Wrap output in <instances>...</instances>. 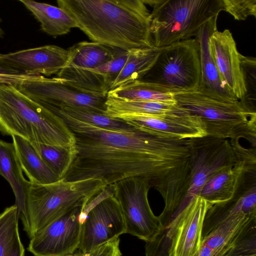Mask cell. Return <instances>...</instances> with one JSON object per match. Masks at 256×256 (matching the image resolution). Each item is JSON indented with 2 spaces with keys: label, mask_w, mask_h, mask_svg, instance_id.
<instances>
[{
  "label": "cell",
  "mask_w": 256,
  "mask_h": 256,
  "mask_svg": "<svg viewBox=\"0 0 256 256\" xmlns=\"http://www.w3.org/2000/svg\"><path fill=\"white\" fill-rule=\"evenodd\" d=\"M74 135L75 153L64 182L100 178L108 186L141 177L161 195L162 212L174 214L186 195L190 173V139L166 137L144 128L122 132L80 121L54 107Z\"/></svg>",
  "instance_id": "cell-1"
},
{
  "label": "cell",
  "mask_w": 256,
  "mask_h": 256,
  "mask_svg": "<svg viewBox=\"0 0 256 256\" xmlns=\"http://www.w3.org/2000/svg\"><path fill=\"white\" fill-rule=\"evenodd\" d=\"M92 42L130 52L154 46L151 15L143 0H58Z\"/></svg>",
  "instance_id": "cell-2"
},
{
  "label": "cell",
  "mask_w": 256,
  "mask_h": 256,
  "mask_svg": "<svg viewBox=\"0 0 256 256\" xmlns=\"http://www.w3.org/2000/svg\"><path fill=\"white\" fill-rule=\"evenodd\" d=\"M0 132L75 150V138L64 120L12 84H0Z\"/></svg>",
  "instance_id": "cell-3"
},
{
  "label": "cell",
  "mask_w": 256,
  "mask_h": 256,
  "mask_svg": "<svg viewBox=\"0 0 256 256\" xmlns=\"http://www.w3.org/2000/svg\"><path fill=\"white\" fill-rule=\"evenodd\" d=\"M108 186L104 180L74 182L60 180L48 184H31L26 196L27 224L30 239L38 230L72 210L85 206Z\"/></svg>",
  "instance_id": "cell-4"
},
{
  "label": "cell",
  "mask_w": 256,
  "mask_h": 256,
  "mask_svg": "<svg viewBox=\"0 0 256 256\" xmlns=\"http://www.w3.org/2000/svg\"><path fill=\"white\" fill-rule=\"evenodd\" d=\"M172 94L177 106L202 120L206 136L230 140L245 138L256 148V114L248 110L240 100L219 99L198 90Z\"/></svg>",
  "instance_id": "cell-5"
},
{
  "label": "cell",
  "mask_w": 256,
  "mask_h": 256,
  "mask_svg": "<svg viewBox=\"0 0 256 256\" xmlns=\"http://www.w3.org/2000/svg\"><path fill=\"white\" fill-rule=\"evenodd\" d=\"M152 8L153 46L162 48L196 36L200 28L224 10L222 0H143Z\"/></svg>",
  "instance_id": "cell-6"
},
{
  "label": "cell",
  "mask_w": 256,
  "mask_h": 256,
  "mask_svg": "<svg viewBox=\"0 0 256 256\" xmlns=\"http://www.w3.org/2000/svg\"><path fill=\"white\" fill-rule=\"evenodd\" d=\"M200 78L199 47L194 38L162 48L154 64L140 80L174 93L198 90Z\"/></svg>",
  "instance_id": "cell-7"
},
{
  "label": "cell",
  "mask_w": 256,
  "mask_h": 256,
  "mask_svg": "<svg viewBox=\"0 0 256 256\" xmlns=\"http://www.w3.org/2000/svg\"><path fill=\"white\" fill-rule=\"evenodd\" d=\"M114 196L122 210L126 233L149 242L163 231L158 216L153 213L148 200L151 186L141 177L128 178L114 184Z\"/></svg>",
  "instance_id": "cell-8"
},
{
  "label": "cell",
  "mask_w": 256,
  "mask_h": 256,
  "mask_svg": "<svg viewBox=\"0 0 256 256\" xmlns=\"http://www.w3.org/2000/svg\"><path fill=\"white\" fill-rule=\"evenodd\" d=\"M15 86L42 104L58 108L80 107L106 114L107 94L88 92L59 78L35 76Z\"/></svg>",
  "instance_id": "cell-9"
},
{
  "label": "cell",
  "mask_w": 256,
  "mask_h": 256,
  "mask_svg": "<svg viewBox=\"0 0 256 256\" xmlns=\"http://www.w3.org/2000/svg\"><path fill=\"white\" fill-rule=\"evenodd\" d=\"M190 142L191 158L188 187L176 216L198 195L210 178L236 162L228 139L206 136L191 138Z\"/></svg>",
  "instance_id": "cell-10"
},
{
  "label": "cell",
  "mask_w": 256,
  "mask_h": 256,
  "mask_svg": "<svg viewBox=\"0 0 256 256\" xmlns=\"http://www.w3.org/2000/svg\"><path fill=\"white\" fill-rule=\"evenodd\" d=\"M117 50L94 42L84 41L74 44L68 50L66 62L56 78L84 90L96 92L100 87V76L92 70L90 72L88 70L115 58L120 53Z\"/></svg>",
  "instance_id": "cell-11"
},
{
  "label": "cell",
  "mask_w": 256,
  "mask_h": 256,
  "mask_svg": "<svg viewBox=\"0 0 256 256\" xmlns=\"http://www.w3.org/2000/svg\"><path fill=\"white\" fill-rule=\"evenodd\" d=\"M84 207L76 208L36 232L28 250L34 256H64L78 249L81 236L80 214Z\"/></svg>",
  "instance_id": "cell-12"
},
{
  "label": "cell",
  "mask_w": 256,
  "mask_h": 256,
  "mask_svg": "<svg viewBox=\"0 0 256 256\" xmlns=\"http://www.w3.org/2000/svg\"><path fill=\"white\" fill-rule=\"evenodd\" d=\"M124 214L116 199L110 196L88 212L82 224L79 252L86 254L126 233Z\"/></svg>",
  "instance_id": "cell-13"
},
{
  "label": "cell",
  "mask_w": 256,
  "mask_h": 256,
  "mask_svg": "<svg viewBox=\"0 0 256 256\" xmlns=\"http://www.w3.org/2000/svg\"><path fill=\"white\" fill-rule=\"evenodd\" d=\"M212 206L196 196L164 231L171 240L168 256H197L202 245V226Z\"/></svg>",
  "instance_id": "cell-14"
},
{
  "label": "cell",
  "mask_w": 256,
  "mask_h": 256,
  "mask_svg": "<svg viewBox=\"0 0 256 256\" xmlns=\"http://www.w3.org/2000/svg\"><path fill=\"white\" fill-rule=\"evenodd\" d=\"M136 128H144L159 135L180 139L206 136L202 120L176 106L168 112L156 114H132L119 118Z\"/></svg>",
  "instance_id": "cell-15"
},
{
  "label": "cell",
  "mask_w": 256,
  "mask_h": 256,
  "mask_svg": "<svg viewBox=\"0 0 256 256\" xmlns=\"http://www.w3.org/2000/svg\"><path fill=\"white\" fill-rule=\"evenodd\" d=\"M68 52L54 45H46L8 54H0V62L28 76L57 74L65 66Z\"/></svg>",
  "instance_id": "cell-16"
},
{
  "label": "cell",
  "mask_w": 256,
  "mask_h": 256,
  "mask_svg": "<svg viewBox=\"0 0 256 256\" xmlns=\"http://www.w3.org/2000/svg\"><path fill=\"white\" fill-rule=\"evenodd\" d=\"M212 55L220 76L229 90L238 100L246 94L240 55L232 32L226 29L214 32L209 39Z\"/></svg>",
  "instance_id": "cell-17"
},
{
  "label": "cell",
  "mask_w": 256,
  "mask_h": 256,
  "mask_svg": "<svg viewBox=\"0 0 256 256\" xmlns=\"http://www.w3.org/2000/svg\"><path fill=\"white\" fill-rule=\"evenodd\" d=\"M238 214L256 216V170H244L233 196L208 210L202 238L226 219Z\"/></svg>",
  "instance_id": "cell-18"
},
{
  "label": "cell",
  "mask_w": 256,
  "mask_h": 256,
  "mask_svg": "<svg viewBox=\"0 0 256 256\" xmlns=\"http://www.w3.org/2000/svg\"><path fill=\"white\" fill-rule=\"evenodd\" d=\"M217 18L215 17L204 24L196 36L199 47L201 70L200 82L198 90L204 94L219 99L238 100L222 80L210 52L209 39L217 30Z\"/></svg>",
  "instance_id": "cell-19"
},
{
  "label": "cell",
  "mask_w": 256,
  "mask_h": 256,
  "mask_svg": "<svg viewBox=\"0 0 256 256\" xmlns=\"http://www.w3.org/2000/svg\"><path fill=\"white\" fill-rule=\"evenodd\" d=\"M0 176L7 180L12 190L24 228L27 224L26 196L30 182L24 176L13 143L2 140H0Z\"/></svg>",
  "instance_id": "cell-20"
},
{
  "label": "cell",
  "mask_w": 256,
  "mask_h": 256,
  "mask_svg": "<svg viewBox=\"0 0 256 256\" xmlns=\"http://www.w3.org/2000/svg\"><path fill=\"white\" fill-rule=\"evenodd\" d=\"M256 216L238 214L221 222L207 236L202 243L212 250V256H226L236 239Z\"/></svg>",
  "instance_id": "cell-21"
},
{
  "label": "cell",
  "mask_w": 256,
  "mask_h": 256,
  "mask_svg": "<svg viewBox=\"0 0 256 256\" xmlns=\"http://www.w3.org/2000/svg\"><path fill=\"white\" fill-rule=\"evenodd\" d=\"M213 175L205 183L198 196L212 206L229 200L234 196L244 170L242 162H236Z\"/></svg>",
  "instance_id": "cell-22"
},
{
  "label": "cell",
  "mask_w": 256,
  "mask_h": 256,
  "mask_svg": "<svg viewBox=\"0 0 256 256\" xmlns=\"http://www.w3.org/2000/svg\"><path fill=\"white\" fill-rule=\"evenodd\" d=\"M12 138L22 171L31 184H48L60 180L42 160L30 142L16 136H12Z\"/></svg>",
  "instance_id": "cell-23"
},
{
  "label": "cell",
  "mask_w": 256,
  "mask_h": 256,
  "mask_svg": "<svg viewBox=\"0 0 256 256\" xmlns=\"http://www.w3.org/2000/svg\"><path fill=\"white\" fill-rule=\"evenodd\" d=\"M40 23L42 30L54 37L65 34L78 28L76 21L64 10L32 0H19Z\"/></svg>",
  "instance_id": "cell-24"
},
{
  "label": "cell",
  "mask_w": 256,
  "mask_h": 256,
  "mask_svg": "<svg viewBox=\"0 0 256 256\" xmlns=\"http://www.w3.org/2000/svg\"><path fill=\"white\" fill-rule=\"evenodd\" d=\"M172 94L156 84L138 80L110 90L107 96L128 100L154 101L176 104Z\"/></svg>",
  "instance_id": "cell-25"
},
{
  "label": "cell",
  "mask_w": 256,
  "mask_h": 256,
  "mask_svg": "<svg viewBox=\"0 0 256 256\" xmlns=\"http://www.w3.org/2000/svg\"><path fill=\"white\" fill-rule=\"evenodd\" d=\"M161 49L154 46L130 52L127 60L110 90L140 80L154 66Z\"/></svg>",
  "instance_id": "cell-26"
},
{
  "label": "cell",
  "mask_w": 256,
  "mask_h": 256,
  "mask_svg": "<svg viewBox=\"0 0 256 256\" xmlns=\"http://www.w3.org/2000/svg\"><path fill=\"white\" fill-rule=\"evenodd\" d=\"M18 218L16 204L0 214V256H24L18 232Z\"/></svg>",
  "instance_id": "cell-27"
},
{
  "label": "cell",
  "mask_w": 256,
  "mask_h": 256,
  "mask_svg": "<svg viewBox=\"0 0 256 256\" xmlns=\"http://www.w3.org/2000/svg\"><path fill=\"white\" fill-rule=\"evenodd\" d=\"M106 114L114 118L132 114H156L171 110L176 104L154 101L128 100L107 96Z\"/></svg>",
  "instance_id": "cell-28"
},
{
  "label": "cell",
  "mask_w": 256,
  "mask_h": 256,
  "mask_svg": "<svg viewBox=\"0 0 256 256\" xmlns=\"http://www.w3.org/2000/svg\"><path fill=\"white\" fill-rule=\"evenodd\" d=\"M58 109L72 118L104 129L122 132H130L136 129L122 119L112 118L84 108L66 106Z\"/></svg>",
  "instance_id": "cell-29"
},
{
  "label": "cell",
  "mask_w": 256,
  "mask_h": 256,
  "mask_svg": "<svg viewBox=\"0 0 256 256\" xmlns=\"http://www.w3.org/2000/svg\"><path fill=\"white\" fill-rule=\"evenodd\" d=\"M30 144L60 180L62 179L74 159L75 150L42 143Z\"/></svg>",
  "instance_id": "cell-30"
},
{
  "label": "cell",
  "mask_w": 256,
  "mask_h": 256,
  "mask_svg": "<svg viewBox=\"0 0 256 256\" xmlns=\"http://www.w3.org/2000/svg\"><path fill=\"white\" fill-rule=\"evenodd\" d=\"M240 64L244 78L246 94L240 101L250 112L256 114V59L240 54Z\"/></svg>",
  "instance_id": "cell-31"
},
{
  "label": "cell",
  "mask_w": 256,
  "mask_h": 256,
  "mask_svg": "<svg viewBox=\"0 0 256 256\" xmlns=\"http://www.w3.org/2000/svg\"><path fill=\"white\" fill-rule=\"evenodd\" d=\"M256 255V220L241 233L226 256Z\"/></svg>",
  "instance_id": "cell-32"
},
{
  "label": "cell",
  "mask_w": 256,
  "mask_h": 256,
  "mask_svg": "<svg viewBox=\"0 0 256 256\" xmlns=\"http://www.w3.org/2000/svg\"><path fill=\"white\" fill-rule=\"evenodd\" d=\"M224 10L238 20L256 16V0H222Z\"/></svg>",
  "instance_id": "cell-33"
},
{
  "label": "cell",
  "mask_w": 256,
  "mask_h": 256,
  "mask_svg": "<svg viewBox=\"0 0 256 256\" xmlns=\"http://www.w3.org/2000/svg\"><path fill=\"white\" fill-rule=\"evenodd\" d=\"M120 242L119 238L108 242L85 254L84 256H122Z\"/></svg>",
  "instance_id": "cell-34"
},
{
  "label": "cell",
  "mask_w": 256,
  "mask_h": 256,
  "mask_svg": "<svg viewBox=\"0 0 256 256\" xmlns=\"http://www.w3.org/2000/svg\"><path fill=\"white\" fill-rule=\"evenodd\" d=\"M35 76L26 74L2 75L0 74V84L16 86L22 81Z\"/></svg>",
  "instance_id": "cell-35"
},
{
  "label": "cell",
  "mask_w": 256,
  "mask_h": 256,
  "mask_svg": "<svg viewBox=\"0 0 256 256\" xmlns=\"http://www.w3.org/2000/svg\"><path fill=\"white\" fill-rule=\"evenodd\" d=\"M0 74L2 75H18L24 74L18 71L12 69L0 62Z\"/></svg>",
  "instance_id": "cell-36"
},
{
  "label": "cell",
  "mask_w": 256,
  "mask_h": 256,
  "mask_svg": "<svg viewBox=\"0 0 256 256\" xmlns=\"http://www.w3.org/2000/svg\"><path fill=\"white\" fill-rule=\"evenodd\" d=\"M212 250L202 242V245L197 256H212Z\"/></svg>",
  "instance_id": "cell-37"
},
{
  "label": "cell",
  "mask_w": 256,
  "mask_h": 256,
  "mask_svg": "<svg viewBox=\"0 0 256 256\" xmlns=\"http://www.w3.org/2000/svg\"><path fill=\"white\" fill-rule=\"evenodd\" d=\"M85 254L79 252L78 253H72L64 256H84Z\"/></svg>",
  "instance_id": "cell-38"
},
{
  "label": "cell",
  "mask_w": 256,
  "mask_h": 256,
  "mask_svg": "<svg viewBox=\"0 0 256 256\" xmlns=\"http://www.w3.org/2000/svg\"><path fill=\"white\" fill-rule=\"evenodd\" d=\"M2 22V19L0 18V38H2L4 36V32L0 27V24H1Z\"/></svg>",
  "instance_id": "cell-39"
},
{
  "label": "cell",
  "mask_w": 256,
  "mask_h": 256,
  "mask_svg": "<svg viewBox=\"0 0 256 256\" xmlns=\"http://www.w3.org/2000/svg\"><path fill=\"white\" fill-rule=\"evenodd\" d=\"M256 256V255H249V256Z\"/></svg>",
  "instance_id": "cell-40"
}]
</instances>
